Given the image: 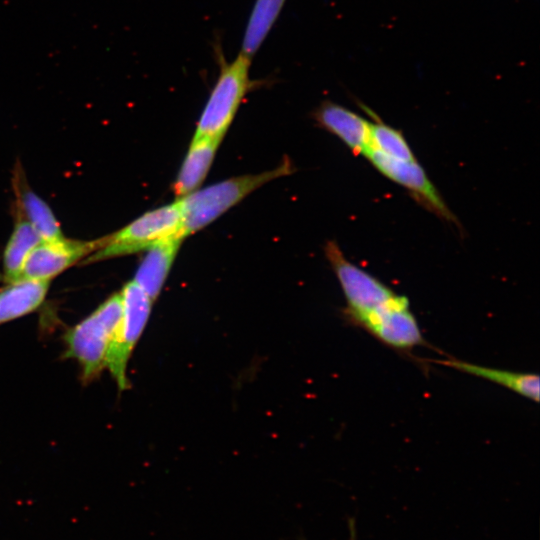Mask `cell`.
Listing matches in <instances>:
<instances>
[{"label":"cell","instance_id":"obj_1","mask_svg":"<svg viewBox=\"0 0 540 540\" xmlns=\"http://www.w3.org/2000/svg\"><path fill=\"white\" fill-rule=\"evenodd\" d=\"M324 252L342 288L346 300L343 315L350 325L398 353L410 354L425 345L406 296L349 261L334 241L326 243Z\"/></svg>","mask_w":540,"mask_h":540},{"label":"cell","instance_id":"obj_2","mask_svg":"<svg viewBox=\"0 0 540 540\" xmlns=\"http://www.w3.org/2000/svg\"><path fill=\"white\" fill-rule=\"evenodd\" d=\"M292 172L291 160L285 159L272 170L232 177L176 199L182 211L183 236L205 228L256 189Z\"/></svg>","mask_w":540,"mask_h":540},{"label":"cell","instance_id":"obj_3","mask_svg":"<svg viewBox=\"0 0 540 540\" xmlns=\"http://www.w3.org/2000/svg\"><path fill=\"white\" fill-rule=\"evenodd\" d=\"M251 59L243 53L227 62L219 54V73L196 124L193 137L222 139L247 94L258 83L250 78Z\"/></svg>","mask_w":540,"mask_h":540},{"label":"cell","instance_id":"obj_4","mask_svg":"<svg viewBox=\"0 0 540 540\" xmlns=\"http://www.w3.org/2000/svg\"><path fill=\"white\" fill-rule=\"evenodd\" d=\"M177 234L183 236L182 211L178 200L148 211L117 232L102 238V245L89 254L85 263L146 250L156 242Z\"/></svg>","mask_w":540,"mask_h":540},{"label":"cell","instance_id":"obj_5","mask_svg":"<svg viewBox=\"0 0 540 540\" xmlns=\"http://www.w3.org/2000/svg\"><path fill=\"white\" fill-rule=\"evenodd\" d=\"M121 316V294L116 293L66 334V356L79 361L85 380H91L105 367L108 346Z\"/></svg>","mask_w":540,"mask_h":540},{"label":"cell","instance_id":"obj_6","mask_svg":"<svg viewBox=\"0 0 540 540\" xmlns=\"http://www.w3.org/2000/svg\"><path fill=\"white\" fill-rule=\"evenodd\" d=\"M120 294L122 316L109 343L105 366L119 389L126 390L129 387L127 363L148 322L153 301L134 280L126 283Z\"/></svg>","mask_w":540,"mask_h":540},{"label":"cell","instance_id":"obj_7","mask_svg":"<svg viewBox=\"0 0 540 540\" xmlns=\"http://www.w3.org/2000/svg\"><path fill=\"white\" fill-rule=\"evenodd\" d=\"M365 157L382 175L408 190L423 207L448 222L457 223L437 188L417 159L400 160L370 148Z\"/></svg>","mask_w":540,"mask_h":540},{"label":"cell","instance_id":"obj_8","mask_svg":"<svg viewBox=\"0 0 540 540\" xmlns=\"http://www.w3.org/2000/svg\"><path fill=\"white\" fill-rule=\"evenodd\" d=\"M101 245L102 239L80 241L63 237L41 241L27 256L18 280L50 281L84 256L96 251Z\"/></svg>","mask_w":540,"mask_h":540},{"label":"cell","instance_id":"obj_9","mask_svg":"<svg viewBox=\"0 0 540 540\" xmlns=\"http://www.w3.org/2000/svg\"><path fill=\"white\" fill-rule=\"evenodd\" d=\"M316 122L337 136L352 152L365 156L371 148V122L333 102L322 103L314 112Z\"/></svg>","mask_w":540,"mask_h":540},{"label":"cell","instance_id":"obj_10","mask_svg":"<svg viewBox=\"0 0 540 540\" xmlns=\"http://www.w3.org/2000/svg\"><path fill=\"white\" fill-rule=\"evenodd\" d=\"M184 239L181 234H177L158 241L146 249L147 253L141 261L133 280L147 293L153 302L158 298L166 282Z\"/></svg>","mask_w":540,"mask_h":540},{"label":"cell","instance_id":"obj_11","mask_svg":"<svg viewBox=\"0 0 540 540\" xmlns=\"http://www.w3.org/2000/svg\"><path fill=\"white\" fill-rule=\"evenodd\" d=\"M222 139L193 137L172 190L177 199L198 190L206 178Z\"/></svg>","mask_w":540,"mask_h":540},{"label":"cell","instance_id":"obj_12","mask_svg":"<svg viewBox=\"0 0 540 540\" xmlns=\"http://www.w3.org/2000/svg\"><path fill=\"white\" fill-rule=\"evenodd\" d=\"M437 363L501 385L534 402L539 401V375L486 367L449 358Z\"/></svg>","mask_w":540,"mask_h":540},{"label":"cell","instance_id":"obj_13","mask_svg":"<svg viewBox=\"0 0 540 540\" xmlns=\"http://www.w3.org/2000/svg\"><path fill=\"white\" fill-rule=\"evenodd\" d=\"M49 280H18L0 292V324L38 308L48 291Z\"/></svg>","mask_w":540,"mask_h":540},{"label":"cell","instance_id":"obj_14","mask_svg":"<svg viewBox=\"0 0 540 540\" xmlns=\"http://www.w3.org/2000/svg\"><path fill=\"white\" fill-rule=\"evenodd\" d=\"M286 0H255L242 39L241 53L252 58L277 21Z\"/></svg>","mask_w":540,"mask_h":540},{"label":"cell","instance_id":"obj_15","mask_svg":"<svg viewBox=\"0 0 540 540\" xmlns=\"http://www.w3.org/2000/svg\"><path fill=\"white\" fill-rule=\"evenodd\" d=\"M41 237L24 218L20 217L4 251V280L10 284L18 280L24 262Z\"/></svg>","mask_w":540,"mask_h":540},{"label":"cell","instance_id":"obj_16","mask_svg":"<svg viewBox=\"0 0 540 540\" xmlns=\"http://www.w3.org/2000/svg\"><path fill=\"white\" fill-rule=\"evenodd\" d=\"M21 210L42 241L63 238L58 221L49 206L31 190L25 188L20 193Z\"/></svg>","mask_w":540,"mask_h":540},{"label":"cell","instance_id":"obj_17","mask_svg":"<svg viewBox=\"0 0 540 540\" xmlns=\"http://www.w3.org/2000/svg\"><path fill=\"white\" fill-rule=\"evenodd\" d=\"M368 113L373 116L374 120L373 122L370 121L371 148L400 160L412 161L416 159L400 130L385 124L371 111H368Z\"/></svg>","mask_w":540,"mask_h":540},{"label":"cell","instance_id":"obj_18","mask_svg":"<svg viewBox=\"0 0 540 540\" xmlns=\"http://www.w3.org/2000/svg\"><path fill=\"white\" fill-rule=\"evenodd\" d=\"M2 279V275L0 274V280Z\"/></svg>","mask_w":540,"mask_h":540}]
</instances>
